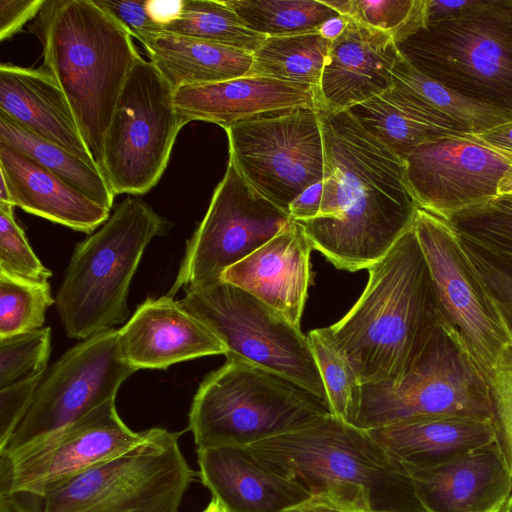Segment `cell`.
<instances>
[{"label":"cell","mask_w":512,"mask_h":512,"mask_svg":"<svg viewBox=\"0 0 512 512\" xmlns=\"http://www.w3.org/2000/svg\"><path fill=\"white\" fill-rule=\"evenodd\" d=\"M0 112L85 161L98 164L83 139L65 94L43 66L0 65Z\"/></svg>","instance_id":"obj_24"},{"label":"cell","mask_w":512,"mask_h":512,"mask_svg":"<svg viewBox=\"0 0 512 512\" xmlns=\"http://www.w3.org/2000/svg\"><path fill=\"white\" fill-rule=\"evenodd\" d=\"M289 213L258 192L229 163L207 212L187 241L167 295L221 280L223 273L263 246L292 222Z\"/></svg>","instance_id":"obj_14"},{"label":"cell","mask_w":512,"mask_h":512,"mask_svg":"<svg viewBox=\"0 0 512 512\" xmlns=\"http://www.w3.org/2000/svg\"><path fill=\"white\" fill-rule=\"evenodd\" d=\"M406 468L427 512H503L512 496V471L498 439L436 466Z\"/></svg>","instance_id":"obj_19"},{"label":"cell","mask_w":512,"mask_h":512,"mask_svg":"<svg viewBox=\"0 0 512 512\" xmlns=\"http://www.w3.org/2000/svg\"><path fill=\"white\" fill-rule=\"evenodd\" d=\"M396 45L425 76L512 113V0H474L445 18L422 16Z\"/></svg>","instance_id":"obj_5"},{"label":"cell","mask_w":512,"mask_h":512,"mask_svg":"<svg viewBox=\"0 0 512 512\" xmlns=\"http://www.w3.org/2000/svg\"><path fill=\"white\" fill-rule=\"evenodd\" d=\"M202 512H227V510L214 498Z\"/></svg>","instance_id":"obj_53"},{"label":"cell","mask_w":512,"mask_h":512,"mask_svg":"<svg viewBox=\"0 0 512 512\" xmlns=\"http://www.w3.org/2000/svg\"><path fill=\"white\" fill-rule=\"evenodd\" d=\"M405 466L425 468L495 442L494 418L449 416L367 430Z\"/></svg>","instance_id":"obj_26"},{"label":"cell","mask_w":512,"mask_h":512,"mask_svg":"<svg viewBox=\"0 0 512 512\" xmlns=\"http://www.w3.org/2000/svg\"><path fill=\"white\" fill-rule=\"evenodd\" d=\"M0 175L12 205L70 229L91 233L110 217V210L36 161L0 144Z\"/></svg>","instance_id":"obj_25"},{"label":"cell","mask_w":512,"mask_h":512,"mask_svg":"<svg viewBox=\"0 0 512 512\" xmlns=\"http://www.w3.org/2000/svg\"><path fill=\"white\" fill-rule=\"evenodd\" d=\"M331 43L319 31L266 37L247 76L308 85L316 92Z\"/></svg>","instance_id":"obj_30"},{"label":"cell","mask_w":512,"mask_h":512,"mask_svg":"<svg viewBox=\"0 0 512 512\" xmlns=\"http://www.w3.org/2000/svg\"><path fill=\"white\" fill-rule=\"evenodd\" d=\"M284 512H372L342 497L328 492L312 493L304 501Z\"/></svg>","instance_id":"obj_45"},{"label":"cell","mask_w":512,"mask_h":512,"mask_svg":"<svg viewBox=\"0 0 512 512\" xmlns=\"http://www.w3.org/2000/svg\"><path fill=\"white\" fill-rule=\"evenodd\" d=\"M312 250L303 225L292 220L263 246L229 267L221 280L248 291L300 327L313 279Z\"/></svg>","instance_id":"obj_21"},{"label":"cell","mask_w":512,"mask_h":512,"mask_svg":"<svg viewBox=\"0 0 512 512\" xmlns=\"http://www.w3.org/2000/svg\"><path fill=\"white\" fill-rule=\"evenodd\" d=\"M475 134L495 147L512 151V121Z\"/></svg>","instance_id":"obj_49"},{"label":"cell","mask_w":512,"mask_h":512,"mask_svg":"<svg viewBox=\"0 0 512 512\" xmlns=\"http://www.w3.org/2000/svg\"><path fill=\"white\" fill-rule=\"evenodd\" d=\"M197 461L201 482L227 512H284L311 495L245 446L200 448Z\"/></svg>","instance_id":"obj_22"},{"label":"cell","mask_w":512,"mask_h":512,"mask_svg":"<svg viewBox=\"0 0 512 512\" xmlns=\"http://www.w3.org/2000/svg\"><path fill=\"white\" fill-rule=\"evenodd\" d=\"M331 414L326 400L253 363L226 358L192 400L188 429L197 449L248 446Z\"/></svg>","instance_id":"obj_8"},{"label":"cell","mask_w":512,"mask_h":512,"mask_svg":"<svg viewBox=\"0 0 512 512\" xmlns=\"http://www.w3.org/2000/svg\"><path fill=\"white\" fill-rule=\"evenodd\" d=\"M30 30L100 167L116 103L140 56L133 37L94 0H45Z\"/></svg>","instance_id":"obj_4"},{"label":"cell","mask_w":512,"mask_h":512,"mask_svg":"<svg viewBox=\"0 0 512 512\" xmlns=\"http://www.w3.org/2000/svg\"><path fill=\"white\" fill-rule=\"evenodd\" d=\"M413 229L424 255L439 323L451 331L487 381L512 350V327L450 220L420 207Z\"/></svg>","instance_id":"obj_9"},{"label":"cell","mask_w":512,"mask_h":512,"mask_svg":"<svg viewBox=\"0 0 512 512\" xmlns=\"http://www.w3.org/2000/svg\"><path fill=\"white\" fill-rule=\"evenodd\" d=\"M449 416L494 418L491 391L458 338L439 323L398 382L362 384L354 426L364 430Z\"/></svg>","instance_id":"obj_10"},{"label":"cell","mask_w":512,"mask_h":512,"mask_svg":"<svg viewBox=\"0 0 512 512\" xmlns=\"http://www.w3.org/2000/svg\"><path fill=\"white\" fill-rule=\"evenodd\" d=\"M511 163L512 151L475 133L430 141L404 159L406 181L418 207L447 220L497 197Z\"/></svg>","instance_id":"obj_16"},{"label":"cell","mask_w":512,"mask_h":512,"mask_svg":"<svg viewBox=\"0 0 512 512\" xmlns=\"http://www.w3.org/2000/svg\"><path fill=\"white\" fill-rule=\"evenodd\" d=\"M245 447L311 494L332 493L372 512H427L406 466L367 430L332 414Z\"/></svg>","instance_id":"obj_3"},{"label":"cell","mask_w":512,"mask_h":512,"mask_svg":"<svg viewBox=\"0 0 512 512\" xmlns=\"http://www.w3.org/2000/svg\"><path fill=\"white\" fill-rule=\"evenodd\" d=\"M43 375L0 389V452L29 409Z\"/></svg>","instance_id":"obj_42"},{"label":"cell","mask_w":512,"mask_h":512,"mask_svg":"<svg viewBox=\"0 0 512 512\" xmlns=\"http://www.w3.org/2000/svg\"><path fill=\"white\" fill-rule=\"evenodd\" d=\"M164 220L139 198H126L92 235L78 243L55 305L68 337L84 340L129 316L130 284Z\"/></svg>","instance_id":"obj_7"},{"label":"cell","mask_w":512,"mask_h":512,"mask_svg":"<svg viewBox=\"0 0 512 512\" xmlns=\"http://www.w3.org/2000/svg\"><path fill=\"white\" fill-rule=\"evenodd\" d=\"M185 292L179 303L223 342L226 358L280 374L327 401L308 337L300 327L253 294L222 280Z\"/></svg>","instance_id":"obj_11"},{"label":"cell","mask_w":512,"mask_h":512,"mask_svg":"<svg viewBox=\"0 0 512 512\" xmlns=\"http://www.w3.org/2000/svg\"><path fill=\"white\" fill-rule=\"evenodd\" d=\"M322 187V182L310 186L290 204L289 214L293 220L306 222L318 215L322 199Z\"/></svg>","instance_id":"obj_46"},{"label":"cell","mask_w":512,"mask_h":512,"mask_svg":"<svg viewBox=\"0 0 512 512\" xmlns=\"http://www.w3.org/2000/svg\"><path fill=\"white\" fill-rule=\"evenodd\" d=\"M0 144L30 157L71 186L111 210L115 195L101 168L89 163L42 136L21 126L0 112Z\"/></svg>","instance_id":"obj_29"},{"label":"cell","mask_w":512,"mask_h":512,"mask_svg":"<svg viewBox=\"0 0 512 512\" xmlns=\"http://www.w3.org/2000/svg\"><path fill=\"white\" fill-rule=\"evenodd\" d=\"M11 467L6 454H0V512H16L11 498Z\"/></svg>","instance_id":"obj_48"},{"label":"cell","mask_w":512,"mask_h":512,"mask_svg":"<svg viewBox=\"0 0 512 512\" xmlns=\"http://www.w3.org/2000/svg\"><path fill=\"white\" fill-rule=\"evenodd\" d=\"M512 193V163L498 185V196Z\"/></svg>","instance_id":"obj_51"},{"label":"cell","mask_w":512,"mask_h":512,"mask_svg":"<svg viewBox=\"0 0 512 512\" xmlns=\"http://www.w3.org/2000/svg\"><path fill=\"white\" fill-rule=\"evenodd\" d=\"M348 111L369 133L403 160L425 143L467 133L446 116L393 86Z\"/></svg>","instance_id":"obj_28"},{"label":"cell","mask_w":512,"mask_h":512,"mask_svg":"<svg viewBox=\"0 0 512 512\" xmlns=\"http://www.w3.org/2000/svg\"><path fill=\"white\" fill-rule=\"evenodd\" d=\"M122 359L140 369H167L173 364L225 355L223 342L173 297H148L118 330Z\"/></svg>","instance_id":"obj_20"},{"label":"cell","mask_w":512,"mask_h":512,"mask_svg":"<svg viewBox=\"0 0 512 512\" xmlns=\"http://www.w3.org/2000/svg\"><path fill=\"white\" fill-rule=\"evenodd\" d=\"M173 86L141 55L105 135L100 168L114 195H143L162 177L181 128Z\"/></svg>","instance_id":"obj_12"},{"label":"cell","mask_w":512,"mask_h":512,"mask_svg":"<svg viewBox=\"0 0 512 512\" xmlns=\"http://www.w3.org/2000/svg\"><path fill=\"white\" fill-rule=\"evenodd\" d=\"M14 206L0 203V270L19 277L48 281L52 272L31 248L14 217Z\"/></svg>","instance_id":"obj_39"},{"label":"cell","mask_w":512,"mask_h":512,"mask_svg":"<svg viewBox=\"0 0 512 512\" xmlns=\"http://www.w3.org/2000/svg\"><path fill=\"white\" fill-rule=\"evenodd\" d=\"M489 202L498 208L512 212V193L497 196L489 200Z\"/></svg>","instance_id":"obj_52"},{"label":"cell","mask_w":512,"mask_h":512,"mask_svg":"<svg viewBox=\"0 0 512 512\" xmlns=\"http://www.w3.org/2000/svg\"><path fill=\"white\" fill-rule=\"evenodd\" d=\"M45 0H0V40L18 33L40 12Z\"/></svg>","instance_id":"obj_44"},{"label":"cell","mask_w":512,"mask_h":512,"mask_svg":"<svg viewBox=\"0 0 512 512\" xmlns=\"http://www.w3.org/2000/svg\"><path fill=\"white\" fill-rule=\"evenodd\" d=\"M465 244L471 259L499 300L512 327V269L491 259L468 243Z\"/></svg>","instance_id":"obj_43"},{"label":"cell","mask_w":512,"mask_h":512,"mask_svg":"<svg viewBox=\"0 0 512 512\" xmlns=\"http://www.w3.org/2000/svg\"><path fill=\"white\" fill-rule=\"evenodd\" d=\"M488 383L498 441L512 471V350L499 360Z\"/></svg>","instance_id":"obj_40"},{"label":"cell","mask_w":512,"mask_h":512,"mask_svg":"<svg viewBox=\"0 0 512 512\" xmlns=\"http://www.w3.org/2000/svg\"><path fill=\"white\" fill-rule=\"evenodd\" d=\"M393 87L436 110L467 133H481L512 121V113L468 100L416 70L400 53L392 70Z\"/></svg>","instance_id":"obj_31"},{"label":"cell","mask_w":512,"mask_h":512,"mask_svg":"<svg viewBox=\"0 0 512 512\" xmlns=\"http://www.w3.org/2000/svg\"><path fill=\"white\" fill-rule=\"evenodd\" d=\"M400 55L393 37L347 18L332 41L318 88L316 110L347 111L383 94L392 85V70Z\"/></svg>","instance_id":"obj_18"},{"label":"cell","mask_w":512,"mask_h":512,"mask_svg":"<svg viewBox=\"0 0 512 512\" xmlns=\"http://www.w3.org/2000/svg\"><path fill=\"white\" fill-rule=\"evenodd\" d=\"M503 512H512V496L511 498L509 499L505 509Z\"/></svg>","instance_id":"obj_54"},{"label":"cell","mask_w":512,"mask_h":512,"mask_svg":"<svg viewBox=\"0 0 512 512\" xmlns=\"http://www.w3.org/2000/svg\"><path fill=\"white\" fill-rule=\"evenodd\" d=\"M224 130L229 159L258 192L287 213L300 194L323 181L324 145L316 109L258 115Z\"/></svg>","instance_id":"obj_13"},{"label":"cell","mask_w":512,"mask_h":512,"mask_svg":"<svg viewBox=\"0 0 512 512\" xmlns=\"http://www.w3.org/2000/svg\"><path fill=\"white\" fill-rule=\"evenodd\" d=\"M174 103L185 124L204 121L223 128L267 113L316 109L311 86L253 76L178 87Z\"/></svg>","instance_id":"obj_23"},{"label":"cell","mask_w":512,"mask_h":512,"mask_svg":"<svg viewBox=\"0 0 512 512\" xmlns=\"http://www.w3.org/2000/svg\"><path fill=\"white\" fill-rule=\"evenodd\" d=\"M243 24L266 37L319 31L340 14L322 0H225Z\"/></svg>","instance_id":"obj_33"},{"label":"cell","mask_w":512,"mask_h":512,"mask_svg":"<svg viewBox=\"0 0 512 512\" xmlns=\"http://www.w3.org/2000/svg\"><path fill=\"white\" fill-rule=\"evenodd\" d=\"M136 371L121 357L117 329L81 340L44 373L29 409L0 453H11L115 399Z\"/></svg>","instance_id":"obj_15"},{"label":"cell","mask_w":512,"mask_h":512,"mask_svg":"<svg viewBox=\"0 0 512 512\" xmlns=\"http://www.w3.org/2000/svg\"><path fill=\"white\" fill-rule=\"evenodd\" d=\"M317 363L331 414L353 425L359 411L362 384L335 346L327 327L307 335Z\"/></svg>","instance_id":"obj_34"},{"label":"cell","mask_w":512,"mask_h":512,"mask_svg":"<svg viewBox=\"0 0 512 512\" xmlns=\"http://www.w3.org/2000/svg\"><path fill=\"white\" fill-rule=\"evenodd\" d=\"M179 433L147 429L134 448L47 486L37 496H13L16 512H179L198 473Z\"/></svg>","instance_id":"obj_6"},{"label":"cell","mask_w":512,"mask_h":512,"mask_svg":"<svg viewBox=\"0 0 512 512\" xmlns=\"http://www.w3.org/2000/svg\"><path fill=\"white\" fill-rule=\"evenodd\" d=\"M449 220L466 243L512 269V212L486 201Z\"/></svg>","instance_id":"obj_36"},{"label":"cell","mask_w":512,"mask_h":512,"mask_svg":"<svg viewBox=\"0 0 512 512\" xmlns=\"http://www.w3.org/2000/svg\"><path fill=\"white\" fill-rule=\"evenodd\" d=\"M141 44L174 89L244 77L253 64V53L165 31Z\"/></svg>","instance_id":"obj_27"},{"label":"cell","mask_w":512,"mask_h":512,"mask_svg":"<svg viewBox=\"0 0 512 512\" xmlns=\"http://www.w3.org/2000/svg\"><path fill=\"white\" fill-rule=\"evenodd\" d=\"M53 303L48 281L0 270V339L42 328L46 311Z\"/></svg>","instance_id":"obj_35"},{"label":"cell","mask_w":512,"mask_h":512,"mask_svg":"<svg viewBox=\"0 0 512 512\" xmlns=\"http://www.w3.org/2000/svg\"><path fill=\"white\" fill-rule=\"evenodd\" d=\"M347 23V18L344 16H339L336 18H332L326 21L319 29V32L326 39L333 41L336 39L343 29L345 28Z\"/></svg>","instance_id":"obj_50"},{"label":"cell","mask_w":512,"mask_h":512,"mask_svg":"<svg viewBox=\"0 0 512 512\" xmlns=\"http://www.w3.org/2000/svg\"><path fill=\"white\" fill-rule=\"evenodd\" d=\"M50 351V327L0 339V389L43 375Z\"/></svg>","instance_id":"obj_38"},{"label":"cell","mask_w":512,"mask_h":512,"mask_svg":"<svg viewBox=\"0 0 512 512\" xmlns=\"http://www.w3.org/2000/svg\"><path fill=\"white\" fill-rule=\"evenodd\" d=\"M474 0L437 1L422 0V16L424 19H441L460 12Z\"/></svg>","instance_id":"obj_47"},{"label":"cell","mask_w":512,"mask_h":512,"mask_svg":"<svg viewBox=\"0 0 512 512\" xmlns=\"http://www.w3.org/2000/svg\"><path fill=\"white\" fill-rule=\"evenodd\" d=\"M324 145L318 215L303 225L313 247L336 268L368 269L412 226L418 205L404 160L347 110H317Z\"/></svg>","instance_id":"obj_1"},{"label":"cell","mask_w":512,"mask_h":512,"mask_svg":"<svg viewBox=\"0 0 512 512\" xmlns=\"http://www.w3.org/2000/svg\"><path fill=\"white\" fill-rule=\"evenodd\" d=\"M140 43L147 37L163 31L146 0H94Z\"/></svg>","instance_id":"obj_41"},{"label":"cell","mask_w":512,"mask_h":512,"mask_svg":"<svg viewBox=\"0 0 512 512\" xmlns=\"http://www.w3.org/2000/svg\"><path fill=\"white\" fill-rule=\"evenodd\" d=\"M341 16L390 34L397 43L419 19L422 0H322Z\"/></svg>","instance_id":"obj_37"},{"label":"cell","mask_w":512,"mask_h":512,"mask_svg":"<svg viewBox=\"0 0 512 512\" xmlns=\"http://www.w3.org/2000/svg\"><path fill=\"white\" fill-rule=\"evenodd\" d=\"M163 31L254 53L266 36L249 30L224 1L181 0Z\"/></svg>","instance_id":"obj_32"},{"label":"cell","mask_w":512,"mask_h":512,"mask_svg":"<svg viewBox=\"0 0 512 512\" xmlns=\"http://www.w3.org/2000/svg\"><path fill=\"white\" fill-rule=\"evenodd\" d=\"M367 270L359 299L327 329L361 384L398 382L417 363L439 325L413 223Z\"/></svg>","instance_id":"obj_2"},{"label":"cell","mask_w":512,"mask_h":512,"mask_svg":"<svg viewBox=\"0 0 512 512\" xmlns=\"http://www.w3.org/2000/svg\"><path fill=\"white\" fill-rule=\"evenodd\" d=\"M147 430H131L119 416L115 399L78 420L35 439L8 456L11 494L37 496L54 482L116 457L142 443Z\"/></svg>","instance_id":"obj_17"}]
</instances>
